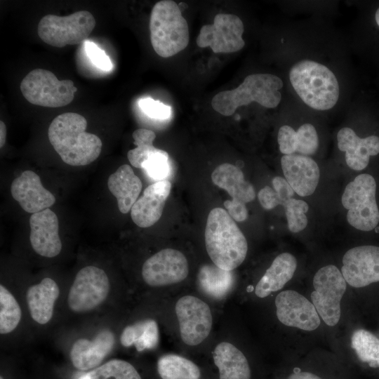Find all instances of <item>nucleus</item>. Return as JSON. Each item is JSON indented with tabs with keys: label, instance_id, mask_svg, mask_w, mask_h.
Instances as JSON below:
<instances>
[{
	"label": "nucleus",
	"instance_id": "nucleus-44",
	"mask_svg": "<svg viewBox=\"0 0 379 379\" xmlns=\"http://www.w3.org/2000/svg\"><path fill=\"white\" fill-rule=\"evenodd\" d=\"M0 379H4L2 375H1Z\"/></svg>",
	"mask_w": 379,
	"mask_h": 379
},
{
	"label": "nucleus",
	"instance_id": "nucleus-14",
	"mask_svg": "<svg viewBox=\"0 0 379 379\" xmlns=\"http://www.w3.org/2000/svg\"><path fill=\"white\" fill-rule=\"evenodd\" d=\"M244 31V23L237 15L218 13L213 24L201 27L197 44L201 48L210 46L216 53L237 52L245 45L242 38Z\"/></svg>",
	"mask_w": 379,
	"mask_h": 379
},
{
	"label": "nucleus",
	"instance_id": "nucleus-40",
	"mask_svg": "<svg viewBox=\"0 0 379 379\" xmlns=\"http://www.w3.org/2000/svg\"><path fill=\"white\" fill-rule=\"evenodd\" d=\"M272 185L277 194L279 204L284 206L293 198L294 190L286 179L279 176L272 179Z\"/></svg>",
	"mask_w": 379,
	"mask_h": 379
},
{
	"label": "nucleus",
	"instance_id": "nucleus-5",
	"mask_svg": "<svg viewBox=\"0 0 379 379\" xmlns=\"http://www.w3.org/2000/svg\"><path fill=\"white\" fill-rule=\"evenodd\" d=\"M283 85L282 80L274 74H250L238 87L217 93L211 100V106L224 116H231L238 107L252 102L267 108H274L281 102L279 90Z\"/></svg>",
	"mask_w": 379,
	"mask_h": 379
},
{
	"label": "nucleus",
	"instance_id": "nucleus-4",
	"mask_svg": "<svg viewBox=\"0 0 379 379\" xmlns=\"http://www.w3.org/2000/svg\"><path fill=\"white\" fill-rule=\"evenodd\" d=\"M289 79L300 98L314 109H331L338 100V79L334 73L321 63L307 59L300 60L291 67Z\"/></svg>",
	"mask_w": 379,
	"mask_h": 379
},
{
	"label": "nucleus",
	"instance_id": "nucleus-12",
	"mask_svg": "<svg viewBox=\"0 0 379 379\" xmlns=\"http://www.w3.org/2000/svg\"><path fill=\"white\" fill-rule=\"evenodd\" d=\"M64 293L56 280L49 277L30 284L22 295L31 324L38 328H47L53 324Z\"/></svg>",
	"mask_w": 379,
	"mask_h": 379
},
{
	"label": "nucleus",
	"instance_id": "nucleus-32",
	"mask_svg": "<svg viewBox=\"0 0 379 379\" xmlns=\"http://www.w3.org/2000/svg\"><path fill=\"white\" fill-rule=\"evenodd\" d=\"M352 349L362 363L379 368V339L364 329L356 330L351 338Z\"/></svg>",
	"mask_w": 379,
	"mask_h": 379
},
{
	"label": "nucleus",
	"instance_id": "nucleus-18",
	"mask_svg": "<svg viewBox=\"0 0 379 379\" xmlns=\"http://www.w3.org/2000/svg\"><path fill=\"white\" fill-rule=\"evenodd\" d=\"M274 302L279 321L287 326L311 331L320 325L319 315L312 302L297 291H281Z\"/></svg>",
	"mask_w": 379,
	"mask_h": 379
},
{
	"label": "nucleus",
	"instance_id": "nucleus-8",
	"mask_svg": "<svg viewBox=\"0 0 379 379\" xmlns=\"http://www.w3.org/2000/svg\"><path fill=\"white\" fill-rule=\"evenodd\" d=\"M376 182L367 173L357 176L346 186L341 201L347 210L350 225L361 231H371L379 222V210L375 199Z\"/></svg>",
	"mask_w": 379,
	"mask_h": 379
},
{
	"label": "nucleus",
	"instance_id": "nucleus-25",
	"mask_svg": "<svg viewBox=\"0 0 379 379\" xmlns=\"http://www.w3.org/2000/svg\"><path fill=\"white\" fill-rule=\"evenodd\" d=\"M296 267L297 260L292 254H279L256 284L255 295L259 298H265L281 290L291 279Z\"/></svg>",
	"mask_w": 379,
	"mask_h": 379
},
{
	"label": "nucleus",
	"instance_id": "nucleus-23",
	"mask_svg": "<svg viewBox=\"0 0 379 379\" xmlns=\"http://www.w3.org/2000/svg\"><path fill=\"white\" fill-rule=\"evenodd\" d=\"M337 140L339 149L345 152L346 164L354 171L364 169L370 157L379 153V137L370 135L361 138L349 127L338 131Z\"/></svg>",
	"mask_w": 379,
	"mask_h": 379
},
{
	"label": "nucleus",
	"instance_id": "nucleus-39",
	"mask_svg": "<svg viewBox=\"0 0 379 379\" xmlns=\"http://www.w3.org/2000/svg\"><path fill=\"white\" fill-rule=\"evenodd\" d=\"M84 45L88 57L95 67L101 70H111L112 62L104 51L90 41H85Z\"/></svg>",
	"mask_w": 379,
	"mask_h": 379
},
{
	"label": "nucleus",
	"instance_id": "nucleus-15",
	"mask_svg": "<svg viewBox=\"0 0 379 379\" xmlns=\"http://www.w3.org/2000/svg\"><path fill=\"white\" fill-rule=\"evenodd\" d=\"M175 313L183 343L194 346L208 337L212 327V314L209 306L202 300L185 295L176 302Z\"/></svg>",
	"mask_w": 379,
	"mask_h": 379
},
{
	"label": "nucleus",
	"instance_id": "nucleus-30",
	"mask_svg": "<svg viewBox=\"0 0 379 379\" xmlns=\"http://www.w3.org/2000/svg\"><path fill=\"white\" fill-rule=\"evenodd\" d=\"M157 370L162 379H199V367L192 361L176 354H166L157 362Z\"/></svg>",
	"mask_w": 379,
	"mask_h": 379
},
{
	"label": "nucleus",
	"instance_id": "nucleus-10",
	"mask_svg": "<svg viewBox=\"0 0 379 379\" xmlns=\"http://www.w3.org/2000/svg\"><path fill=\"white\" fill-rule=\"evenodd\" d=\"M95 23L93 14L87 11H79L67 16L48 14L39 21L37 33L46 44L62 48L86 41Z\"/></svg>",
	"mask_w": 379,
	"mask_h": 379
},
{
	"label": "nucleus",
	"instance_id": "nucleus-13",
	"mask_svg": "<svg viewBox=\"0 0 379 379\" xmlns=\"http://www.w3.org/2000/svg\"><path fill=\"white\" fill-rule=\"evenodd\" d=\"M211 180L232 197V200L223 203L230 215L237 222L246 220L248 218L246 204L254 200L255 192L253 186L245 180L241 170L237 166L225 163L214 169Z\"/></svg>",
	"mask_w": 379,
	"mask_h": 379
},
{
	"label": "nucleus",
	"instance_id": "nucleus-11",
	"mask_svg": "<svg viewBox=\"0 0 379 379\" xmlns=\"http://www.w3.org/2000/svg\"><path fill=\"white\" fill-rule=\"evenodd\" d=\"M346 283L342 272L333 265L320 268L314 276L312 302L328 326L336 325L340 319V301L346 291Z\"/></svg>",
	"mask_w": 379,
	"mask_h": 379
},
{
	"label": "nucleus",
	"instance_id": "nucleus-3",
	"mask_svg": "<svg viewBox=\"0 0 379 379\" xmlns=\"http://www.w3.org/2000/svg\"><path fill=\"white\" fill-rule=\"evenodd\" d=\"M112 291L110 278L102 268L85 266L77 272L65 291L63 308L76 319L91 317L109 305Z\"/></svg>",
	"mask_w": 379,
	"mask_h": 379
},
{
	"label": "nucleus",
	"instance_id": "nucleus-26",
	"mask_svg": "<svg viewBox=\"0 0 379 379\" xmlns=\"http://www.w3.org/2000/svg\"><path fill=\"white\" fill-rule=\"evenodd\" d=\"M213 357L219 369L220 379H251L249 363L237 347L227 342L219 343L215 348Z\"/></svg>",
	"mask_w": 379,
	"mask_h": 379
},
{
	"label": "nucleus",
	"instance_id": "nucleus-17",
	"mask_svg": "<svg viewBox=\"0 0 379 379\" xmlns=\"http://www.w3.org/2000/svg\"><path fill=\"white\" fill-rule=\"evenodd\" d=\"M341 272L351 286L361 288L379 281V246L364 245L348 250Z\"/></svg>",
	"mask_w": 379,
	"mask_h": 379
},
{
	"label": "nucleus",
	"instance_id": "nucleus-35",
	"mask_svg": "<svg viewBox=\"0 0 379 379\" xmlns=\"http://www.w3.org/2000/svg\"><path fill=\"white\" fill-rule=\"evenodd\" d=\"M297 148L299 154H314L319 147L317 132L313 125L307 123L301 125L296 131Z\"/></svg>",
	"mask_w": 379,
	"mask_h": 379
},
{
	"label": "nucleus",
	"instance_id": "nucleus-19",
	"mask_svg": "<svg viewBox=\"0 0 379 379\" xmlns=\"http://www.w3.org/2000/svg\"><path fill=\"white\" fill-rule=\"evenodd\" d=\"M29 241L32 249L40 256L52 258L62 248L56 214L49 208L31 215Z\"/></svg>",
	"mask_w": 379,
	"mask_h": 379
},
{
	"label": "nucleus",
	"instance_id": "nucleus-16",
	"mask_svg": "<svg viewBox=\"0 0 379 379\" xmlns=\"http://www.w3.org/2000/svg\"><path fill=\"white\" fill-rule=\"evenodd\" d=\"M189 266L185 256L173 248L162 249L149 258L142 267V277L146 284L160 287L179 283L188 275Z\"/></svg>",
	"mask_w": 379,
	"mask_h": 379
},
{
	"label": "nucleus",
	"instance_id": "nucleus-20",
	"mask_svg": "<svg viewBox=\"0 0 379 379\" xmlns=\"http://www.w3.org/2000/svg\"><path fill=\"white\" fill-rule=\"evenodd\" d=\"M11 193L25 211L32 214L48 208L55 202L54 195L44 187L39 176L32 171H23L13 180Z\"/></svg>",
	"mask_w": 379,
	"mask_h": 379
},
{
	"label": "nucleus",
	"instance_id": "nucleus-7",
	"mask_svg": "<svg viewBox=\"0 0 379 379\" xmlns=\"http://www.w3.org/2000/svg\"><path fill=\"white\" fill-rule=\"evenodd\" d=\"M117 336L109 321H100L79 331L67 345L73 366L82 372L95 368L112 352Z\"/></svg>",
	"mask_w": 379,
	"mask_h": 379
},
{
	"label": "nucleus",
	"instance_id": "nucleus-6",
	"mask_svg": "<svg viewBox=\"0 0 379 379\" xmlns=\"http://www.w3.org/2000/svg\"><path fill=\"white\" fill-rule=\"evenodd\" d=\"M150 41L154 51L162 58L171 57L189 44L187 20L178 4L171 0L158 1L149 19Z\"/></svg>",
	"mask_w": 379,
	"mask_h": 379
},
{
	"label": "nucleus",
	"instance_id": "nucleus-37",
	"mask_svg": "<svg viewBox=\"0 0 379 379\" xmlns=\"http://www.w3.org/2000/svg\"><path fill=\"white\" fill-rule=\"evenodd\" d=\"M138 105L145 114L153 119H166L171 113L170 106L151 98L140 99Z\"/></svg>",
	"mask_w": 379,
	"mask_h": 379
},
{
	"label": "nucleus",
	"instance_id": "nucleus-27",
	"mask_svg": "<svg viewBox=\"0 0 379 379\" xmlns=\"http://www.w3.org/2000/svg\"><path fill=\"white\" fill-rule=\"evenodd\" d=\"M18 293L4 283L0 284V335L6 339L14 336L22 327L26 310Z\"/></svg>",
	"mask_w": 379,
	"mask_h": 379
},
{
	"label": "nucleus",
	"instance_id": "nucleus-22",
	"mask_svg": "<svg viewBox=\"0 0 379 379\" xmlns=\"http://www.w3.org/2000/svg\"><path fill=\"white\" fill-rule=\"evenodd\" d=\"M171 190V183L167 180L149 185L131 208V216L135 224L142 228L155 224L161 217Z\"/></svg>",
	"mask_w": 379,
	"mask_h": 379
},
{
	"label": "nucleus",
	"instance_id": "nucleus-34",
	"mask_svg": "<svg viewBox=\"0 0 379 379\" xmlns=\"http://www.w3.org/2000/svg\"><path fill=\"white\" fill-rule=\"evenodd\" d=\"M288 221V227L292 232H299L307 225L305 213L308 211V204L300 199L292 198L284 206Z\"/></svg>",
	"mask_w": 379,
	"mask_h": 379
},
{
	"label": "nucleus",
	"instance_id": "nucleus-31",
	"mask_svg": "<svg viewBox=\"0 0 379 379\" xmlns=\"http://www.w3.org/2000/svg\"><path fill=\"white\" fill-rule=\"evenodd\" d=\"M77 379H142L135 368L122 359H110L94 369L82 372Z\"/></svg>",
	"mask_w": 379,
	"mask_h": 379
},
{
	"label": "nucleus",
	"instance_id": "nucleus-24",
	"mask_svg": "<svg viewBox=\"0 0 379 379\" xmlns=\"http://www.w3.org/2000/svg\"><path fill=\"white\" fill-rule=\"evenodd\" d=\"M107 186L117 198L119 210L122 213L131 210L142 188L140 179L128 164L119 166L109 175Z\"/></svg>",
	"mask_w": 379,
	"mask_h": 379
},
{
	"label": "nucleus",
	"instance_id": "nucleus-28",
	"mask_svg": "<svg viewBox=\"0 0 379 379\" xmlns=\"http://www.w3.org/2000/svg\"><path fill=\"white\" fill-rule=\"evenodd\" d=\"M119 340L123 347L133 346L138 352L154 349L159 340L158 324L152 319L137 321L121 330Z\"/></svg>",
	"mask_w": 379,
	"mask_h": 379
},
{
	"label": "nucleus",
	"instance_id": "nucleus-33",
	"mask_svg": "<svg viewBox=\"0 0 379 379\" xmlns=\"http://www.w3.org/2000/svg\"><path fill=\"white\" fill-rule=\"evenodd\" d=\"M132 136L136 147L128 152L127 157L133 166L142 168L148 158L159 149L153 145L156 135L151 130L138 128L133 131Z\"/></svg>",
	"mask_w": 379,
	"mask_h": 379
},
{
	"label": "nucleus",
	"instance_id": "nucleus-21",
	"mask_svg": "<svg viewBox=\"0 0 379 379\" xmlns=\"http://www.w3.org/2000/svg\"><path fill=\"white\" fill-rule=\"evenodd\" d=\"M281 164L286 180L297 194L307 197L314 193L320 176L319 166L314 159L293 154L284 155Z\"/></svg>",
	"mask_w": 379,
	"mask_h": 379
},
{
	"label": "nucleus",
	"instance_id": "nucleus-2",
	"mask_svg": "<svg viewBox=\"0 0 379 379\" xmlns=\"http://www.w3.org/2000/svg\"><path fill=\"white\" fill-rule=\"evenodd\" d=\"M207 253L217 267L232 271L245 260L248 244L234 219L222 208H214L205 228Z\"/></svg>",
	"mask_w": 379,
	"mask_h": 379
},
{
	"label": "nucleus",
	"instance_id": "nucleus-38",
	"mask_svg": "<svg viewBox=\"0 0 379 379\" xmlns=\"http://www.w3.org/2000/svg\"><path fill=\"white\" fill-rule=\"evenodd\" d=\"M277 140L280 152L284 155L296 152V131L290 126H282L278 132Z\"/></svg>",
	"mask_w": 379,
	"mask_h": 379
},
{
	"label": "nucleus",
	"instance_id": "nucleus-41",
	"mask_svg": "<svg viewBox=\"0 0 379 379\" xmlns=\"http://www.w3.org/2000/svg\"><path fill=\"white\" fill-rule=\"evenodd\" d=\"M258 198L265 209H272L279 205L277 192L270 186L262 188L258 194Z\"/></svg>",
	"mask_w": 379,
	"mask_h": 379
},
{
	"label": "nucleus",
	"instance_id": "nucleus-9",
	"mask_svg": "<svg viewBox=\"0 0 379 379\" xmlns=\"http://www.w3.org/2000/svg\"><path fill=\"white\" fill-rule=\"evenodd\" d=\"M20 88L31 104L54 108L69 104L77 91L72 80H58L52 72L44 69L29 72L22 80Z\"/></svg>",
	"mask_w": 379,
	"mask_h": 379
},
{
	"label": "nucleus",
	"instance_id": "nucleus-29",
	"mask_svg": "<svg viewBox=\"0 0 379 379\" xmlns=\"http://www.w3.org/2000/svg\"><path fill=\"white\" fill-rule=\"evenodd\" d=\"M198 282L201 289L207 295L220 299L232 288L234 277L232 271L220 269L215 265H206L199 270Z\"/></svg>",
	"mask_w": 379,
	"mask_h": 379
},
{
	"label": "nucleus",
	"instance_id": "nucleus-42",
	"mask_svg": "<svg viewBox=\"0 0 379 379\" xmlns=\"http://www.w3.org/2000/svg\"><path fill=\"white\" fill-rule=\"evenodd\" d=\"M285 379H328L319 372L307 368L294 367L291 369L290 373L285 377Z\"/></svg>",
	"mask_w": 379,
	"mask_h": 379
},
{
	"label": "nucleus",
	"instance_id": "nucleus-43",
	"mask_svg": "<svg viewBox=\"0 0 379 379\" xmlns=\"http://www.w3.org/2000/svg\"><path fill=\"white\" fill-rule=\"evenodd\" d=\"M6 126L3 121H0V147L2 148L6 139Z\"/></svg>",
	"mask_w": 379,
	"mask_h": 379
},
{
	"label": "nucleus",
	"instance_id": "nucleus-1",
	"mask_svg": "<svg viewBox=\"0 0 379 379\" xmlns=\"http://www.w3.org/2000/svg\"><path fill=\"white\" fill-rule=\"evenodd\" d=\"M86 127L85 117L74 112L61 114L51 123L48 140L65 164L85 166L99 157L102 142L96 135L86 132Z\"/></svg>",
	"mask_w": 379,
	"mask_h": 379
},
{
	"label": "nucleus",
	"instance_id": "nucleus-36",
	"mask_svg": "<svg viewBox=\"0 0 379 379\" xmlns=\"http://www.w3.org/2000/svg\"><path fill=\"white\" fill-rule=\"evenodd\" d=\"M168 154L162 149H159L152 154L148 159L142 164L143 168L147 175L158 181L164 180L168 175Z\"/></svg>",
	"mask_w": 379,
	"mask_h": 379
}]
</instances>
